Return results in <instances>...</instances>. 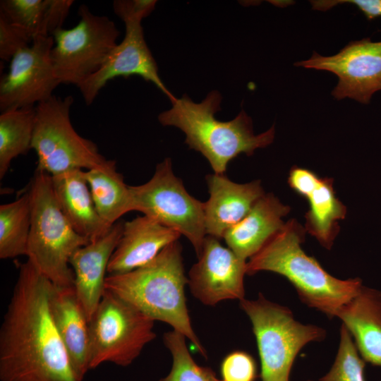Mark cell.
Segmentation results:
<instances>
[{
    "label": "cell",
    "instance_id": "cell-1",
    "mask_svg": "<svg viewBox=\"0 0 381 381\" xmlns=\"http://www.w3.org/2000/svg\"><path fill=\"white\" fill-rule=\"evenodd\" d=\"M53 283L22 263L0 328L1 381H83L51 315Z\"/></svg>",
    "mask_w": 381,
    "mask_h": 381
},
{
    "label": "cell",
    "instance_id": "cell-2",
    "mask_svg": "<svg viewBox=\"0 0 381 381\" xmlns=\"http://www.w3.org/2000/svg\"><path fill=\"white\" fill-rule=\"evenodd\" d=\"M221 101L217 90L199 103L183 95L158 116L162 125L176 127L185 133V143L207 159L215 174H224L228 164L240 154L250 156L256 149L268 146L275 135L274 125L255 135L252 119L243 109L231 121L217 120L214 114L220 110Z\"/></svg>",
    "mask_w": 381,
    "mask_h": 381
},
{
    "label": "cell",
    "instance_id": "cell-3",
    "mask_svg": "<svg viewBox=\"0 0 381 381\" xmlns=\"http://www.w3.org/2000/svg\"><path fill=\"white\" fill-rule=\"evenodd\" d=\"M182 246L176 241L152 261L131 272L109 274L104 289L135 306L152 320L171 325L205 358L207 351L193 329L186 306Z\"/></svg>",
    "mask_w": 381,
    "mask_h": 381
},
{
    "label": "cell",
    "instance_id": "cell-4",
    "mask_svg": "<svg viewBox=\"0 0 381 381\" xmlns=\"http://www.w3.org/2000/svg\"><path fill=\"white\" fill-rule=\"evenodd\" d=\"M305 228L290 219L246 262V274L270 271L285 277L296 288L300 298L329 317L356 296L362 288L359 279L341 280L327 272L301 244Z\"/></svg>",
    "mask_w": 381,
    "mask_h": 381
},
{
    "label": "cell",
    "instance_id": "cell-5",
    "mask_svg": "<svg viewBox=\"0 0 381 381\" xmlns=\"http://www.w3.org/2000/svg\"><path fill=\"white\" fill-rule=\"evenodd\" d=\"M31 226L28 260L58 286H73L72 255L90 243L78 234L61 211L54 195L52 176L36 170L28 191Z\"/></svg>",
    "mask_w": 381,
    "mask_h": 381
},
{
    "label": "cell",
    "instance_id": "cell-6",
    "mask_svg": "<svg viewBox=\"0 0 381 381\" xmlns=\"http://www.w3.org/2000/svg\"><path fill=\"white\" fill-rule=\"evenodd\" d=\"M240 306L253 325L262 381H289L294 359L302 347L325 336L324 329L297 322L289 308L267 300L262 294L256 300H241Z\"/></svg>",
    "mask_w": 381,
    "mask_h": 381
},
{
    "label": "cell",
    "instance_id": "cell-7",
    "mask_svg": "<svg viewBox=\"0 0 381 381\" xmlns=\"http://www.w3.org/2000/svg\"><path fill=\"white\" fill-rule=\"evenodd\" d=\"M73 102L71 95H53L35 107L31 149L37 156L36 170L54 176L72 169L89 170L106 160L95 143L73 128L70 119Z\"/></svg>",
    "mask_w": 381,
    "mask_h": 381
},
{
    "label": "cell",
    "instance_id": "cell-8",
    "mask_svg": "<svg viewBox=\"0 0 381 381\" xmlns=\"http://www.w3.org/2000/svg\"><path fill=\"white\" fill-rule=\"evenodd\" d=\"M155 320L115 294L104 290L89 321L90 370L104 363L126 367L156 337Z\"/></svg>",
    "mask_w": 381,
    "mask_h": 381
},
{
    "label": "cell",
    "instance_id": "cell-9",
    "mask_svg": "<svg viewBox=\"0 0 381 381\" xmlns=\"http://www.w3.org/2000/svg\"><path fill=\"white\" fill-rule=\"evenodd\" d=\"M131 210L141 212L186 236L199 255L205 238L204 202L190 195L176 176L170 158L159 163L145 183L129 186Z\"/></svg>",
    "mask_w": 381,
    "mask_h": 381
},
{
    "label": "cell",
    "instance_id": "cell-10",
    "mask_svg": "<svg viewBox=\"0 0 381 381\" xmlns=\"http://www.w3.org/2000/svg\"><path fill=\"white\" fill-rule=\"evenodd\" d=\"M80 20L71 29L54 32L51 59L61 83L78 85L96 73L117 45L119 30L105 16L93 14L82 4Z\"/></svg>",
    "mask_w": 381,
    "mask_h": 381
},
{
    "label": "cell",
    "instance_id": "cell-11",
    "mask_svg": "<svg viewBox=\"0 0 381 381\" xmlns=\"http://www.w3.org/2000/svg\"><path fill=\"white\" fill-rule=\"evenodd\" d=\"M52 36L35 37L31 45L11 59L8 72L0 80V110L34 107L54 95L61 84L51 59Z\"/></svg>",
    "mask_w": 381,
    "mask_h": 381
},
{
    "label": "cell",
    "instance_id": "cell-12",
    "mask_svg": "<svg viewBox=\"0 0 381 381\" xmlns=\"http://www.w3.org/2000/svg\"><path fill=\"white\" fill-rule=\"evenodd\" d=\"M294 65L335 74L338 83L332 95L338 100L350 98L368 104L373 95L381 90V41L364 38L351 42L334 55L314 52Z\"/></svg>",
    "mask_w": 381,
    "mask_h": 381
},
{
    "label": "cell",
    "instance_id": "cell-13",
    "mask_svg": "<svg viewBox=\"0 0 381 381\" xmlns=\"http://www.w3.org/2000/svg\"><path fill=\"white\" fill-rule=\"evenodd\" d=\"M141 17L123 20L126 32L122 42L114 47L101 68L78 85L87 105H90L107 83L117 77L138 75L153 83L169 99L176 97L161 80L157 63L145 40Z\"/></svg>",
    "mask_w": 381,
    "mask_h": 381
},
{
    "label": "cell",
    "instance_id": "cell-14",
    "mask_svg": "<svg viewBox=\"0 0 381 381\" xmlns=\"http://www.w3.org/2000/svg\"><path fill=\"white\" fill-rule=\"evenodd\" d=\"M198 258L188 277V284L195 298L210 306L225 300L244 298L246 260L223 246L219 239L207 235Z\"/></svg>",
    "mask_w": 381,
    "mask_h": 381
},
{
    "label": "cell",
    "instance_id": "cell-15",
    "mask_svg": "<svg viewBox=\"0 0 381 381\" xmlns=\"http://www.w3.org/2000/svg\"><path fill=\"white\" fill-rule=\"evenodd\" d=\"M210 193L204 202L206 235L223 238L225 232L241 222L265 193L260 180L238 183L224 174L206 176Z\"/></svg>",
    "mask_w": 381,
    "mask_h": 381
},
{
    "label": "cell",
    "instance_id": "cell-16",
    "mask_svg": "<svg viewBox=\"0 0 381 381\" xmlns=\"http://www.w3.org/2000/svg\"><path fill=\"white\" fill-rule=\"evenodd\" d=\"M124 222L115 223L101 238L78 249L70 259L74 288L88 320L103 296L108 264L122 236Z\"/></svg>",
    "mask_w": 381,
    "mask_h": 381
},
{
    "label": "cell",
    "instance_id": "cell-17",
    "mask_svg": "<svg viewBox=\"0 0 381 381\" xmlns=\"http://www.w3.org/2000/svg\"><path fill=\"white\" fill-rule=\"evenodd\" d=\"M181 236L146 215L124 222L122 236L111 256L107 272L123 274L140 267Z\"/></svg>",
    "mask_w": 381,
    "mask_h": 381
},
{
    "label": "cell",
    "instance_id": "cell-18",
    "mask_svg": "<svg viewBox=\"0 0 381 381\" xmlns=\"http://www.w3.org/2000/svg\"><path fill=\"white\" fill-rule=\"evenodd\" d=\"M49 310L56 328L77 372L84 377L90 370L89 320L73 286L53 284Z\"/></svg>",
    "mask_w": 381,
    "mask_h": 381
},
{
    "label": "cell",
    "instance_id": "cell-19",
    "mask_svg": "<svg viewBox=\"0 0 381 381\" xmlns=\"http://www.w3.org/2000/svg\"><path fill=\"white\" fill-rule=\"evenodd\" d=\"M52 182L61 211L78 234L93 242L109 231L113 225L98 214L85 171L72 169L52 176Z\"/></svg>",
    "mask_w": 381,
    "mask_h": 381
},
{
    "label": "cell",
    "instance_id": "cell-20",
    "mask_svg": "<svg viewBox=\"0 0 381 381\" xmlns=\"http://www.w3.org/2000/svg\"><path fill=\"white\" fill-rule=\"evenodd\" d=\"M289 211V206L273 194H265L241 222L225 232L223 238L229 248L246 260L284 226L282 217Z\"/></svg>",
    "mask_w": 381,
    "mask_h": 381
},
{
    "label": "cell",
    "instance_id": "cell-21",
    "mask_svg": "<svg viewBox=\"0 0 381 381\" xmlns=\"http://www.w3.org/2000/svg\"><path fill=\"white\" fill-rule=\"evenodd\" d=\"M363 360L381 367V292L362 286L337 313Z\"/></svg>",
    "mask_w": 381,
    "mask_h": 381
},
{
    "label": "cell",
    "instance_id": "cell-22",
    "mask_svg": "<svg viewBox=\"0 0 381 381\" xmlns=\"http://www.w3.org/2000/svg\"><path fill=\"white\" fill-rule=\"evenodd\" d=\"M90 193L101 218L112 226L131 210L129 186L117 171L116 162L106 159L99 166L85 171Z\"/></svg>",
    "mask_w": 381,
    "mask_h": 381
},
{
    "label": "cell",
    "instance_id": "cell-23",
    "mask_svg": "<svg viewBox=\"0 0 381 381\" xmlns=\"http://www.w3.org/2000/svg\"><path fill=\"white\" fill-rule=\"evenodd\" d=\"M305 229L325 248L330 249L339 231L338 222L345 218L346 207L336 196L332 178H320L315 189L306 198Z\"/></svg>",
    "mask_w": 381,
    "mask_h": 381
},
{
    "label": "cell",
    "instance_id": "cell-24",
    "mask_svg": "<svg viewBox=\"0 0 381 381\" xmlns=\"http://www.w3.org/2000/svg\"><path fill=\"white\" fill-rule=\"evenodd\" d=\"M35 107L14 109L0 115V178H4L11 161L31 149Z\"/></svg>",
    "mask_w": 381,
    "mask_h": 381
},
{
    "label": "cell",
    "instance_id": "cell-25",
    "mask_svg": "<svg viewBox=\"0 0 381 381\" xmlns=\"http://www.w3.org/2000/svg\"><path fill=\"white\" fill-rule=\"evenodd\" d=\"M31 226L29 193L0 206V258L10 259L27 253Z\"/></svg>",
    "mask_w": 381,
    "mask_h": 381
},
{
    "label": "cell",
    "instance_id": "cell-26",
    "mask_svg": "<svg viewBox=\"0 0 381 381\" xmlns=\"http://www.w3.org/2000/svg\"><path fill=\"white\" fill-rule=\"evenodd\" d=\"M186 337L173 330L164 334L163 340L170 351L173 364L169 375L158 381H222L210 368L198 365L186 344Z\"/></svg>",
    "mask_w": 381,
    "mask_h": 381
},
{
    "label": "cell",
    "instance_id": "cell-27",
    "mask_svg": "<svg viewBox=\"0 0 381 381\" xmlns=\"http://www.w3.org/2000/svg\"><path fill=\"white\" fill-rule=\"evenodd\" d=\"M340 332V344L334 363L320 381H365L364 360L360 357L351 333L344 325Z\"/></svg>",
    "mask_w": 381,
    "mask_h": 381
},
{
    "label": "cell",
    "instance_id": "cell-28",
    "mask_svg": "<svg viewBox=\"0 0 381 381\" xmlns=\"http://www.w3.org/2000/svg\"><path fill=\"white\" fill-rule=\"evenodd\" d=\"M44 0H1L0 14L26 30L32 40L40 35Z\"/></svg>",
    "mask_w": 381,
    "mask_h": 381
},
{
    "label": "cell",
    "instance_id": "cell-29",
    "mask_svg": "<svg viewBox=\"0 0 381 381\" xmlns=\"http://www.w3.org/2000/svg\"><path fill=\"white\" fill-rule=\"evenodd\" d=\"M222 381H255L257 365L247 352L234 351L227 354L220 365Z\"/></svg>",
    "mask_w": 381,
    "mask_h": 381
},
{
    "label": "cell",
    "instance_id": "cell-30",
    "mask_svg": "<svg viewBox=\"0 0 381 381\" xmlns=\"http://www.w3.org/2000/svg\"><path fill=\"white\" fill-rule=\"evenodd\" d=\"M32 41L30 35L24 29L8 21L0 14V58L10 61L20 49Z\"/></svg>",
    "mask_w": 381,
    "mask_h": 381
},
{
    "label": "cell",
    "instance_id": "cell-31",
    "mask_svg": "<svg viewBox=\"0 0 381 381\" xmlns=\"http://www.w3.org/2000/svg\"><path fill=\"white\" fill-rule=\"evenodd\" d=\"M73 2V0H44L40 35L52 36L62 28Z\"/></svg>",
    "mask_w": 381,
    "mask_h": 381
},
{
    "label": "cell",
    "instance_id": "cell-32",
    "mask_svg": "<svg viewBox=\"0 0 381 381\" xmlns=\"http://www.w3.org/2000/svg\"><path fill=\"white\" fill-rule=\"evenodd\" d=\"M320 178L313 171L294 167L289 171L288 183L299 195L306 198L318 186Z\"/></svg>",
    "mask_w": 381,
    "mask_h": 381
},
{
    "label": "cell",
    "instance_id": "cell-33",
    "mask_svg": "<svg viewBox=\"0 0 381 381\" xmlns=\"http://www.w3.org/2000/svg\"><path fill=\"white\" fill-rule=\"evenodd\" d=\"M310 2L313 9L320 11H327L341 4H349L356 6L368 20L381 17V0H325Z\"/></svg>",
    "mask_w": 381,
    "mask_h": 381
},
{
    "label": "cell",
    "instance_id": "cell-34",
    "mask_svg": "<svg viewBox=\"0 0 381 381\" xmlns=\"http://www.w3.org/2000/svg\"><path fill=\"white\" fill-rule=\"evenodd\" d=\"M155 0H116L113 3L115 14L122 20L131 16L145 18L154 10Z\"/></svg>",
    "mask_w": 381,
    "mask_h": 381
}]
</instances>
